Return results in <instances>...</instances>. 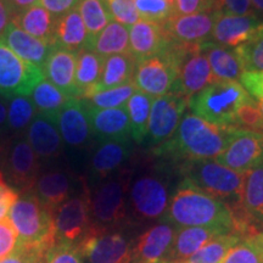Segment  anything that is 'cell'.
Segmentation results:
<instances>
[{"label": "cell", "mask_w": 263, "mask_h": 263, "mask_svg": "<svg viewBox=\"0 0 263 263\" xmlns=\"http://www.w3.org/2000/svg\"><path fill=\"white\" fill-rule=\"evenodd\" d=\"M154 98L137 90L127 101L126 108L130 124V136L138 144H143L147 136V124Z\"/></svg>", "instance_id": "e575fe53"}, {"label": "cell", "mask_w": 263, "mask_h": 263, "mask_svg": "<svg viewBox=\"0 0 263 263\" xmlns=\"http://www.w3.org/2000/svg\"><path fill=\"white\" fill-rule=\"evenodd\" d=\"M234 126L240 129H248L263 134V118L258 101L256 99L251 97L239 108L235 116Z\"/></svg>", "instance_id": "ee69618b"}, {"label": "cell", "mask_w": 263, "mask_h": 263, "mask_svg": "<svg viewBox=\"0 0 263 263\" xmlns=\"http://www.w3.org/2000/svg\"><path fill=\"white\" fill-rule=\"evenodd\" d=\"M17 249V234L9 218L0 219V259L8 257Z\"/></svg>", "instance_id": "681fc988"}, {"label": "cell", "mask_w": 263, "mask_h": 263, "mask_svg": "<svg viewBox=\"0 0 263 263\" xmlns=\"http://www.w3.org/2000/svg\"><path fill=\"white\" fill-rule=\"evenodd\" d=\"M14 10L10 4V0H0V37L4 34L5 29L11 22Z\"/></svg>", "instance_id": "11a10c76"}, {"label": "cell", "mask_w": 263, "mask_h": 263, "mask_svg": "<svg viewBox=\"0 0 263 263\" xmlns=\"http://www.w3.org/2000/svg\"><path fill=\"white\" fill-rule=\"evenodd\" d=\"M217 11L215 0H174V14L194 15Z\"/></svg>", "instance_id": "c3c4849f"}, {"label": "cell", "mask_w": 263, "mask_h": 263, "mask_svg": "<svg viewBox=\"0 0 263 263\" xmlns=\"http://www.w3.org/2000/svg\"><path fill=\"white\" fill-rule=\"evenodd\" d=\"M215 160L235 172L246 173L263 163V134L236 128L228 145Z\"/></svg>", "instance_id": "7c38bea8"}, {"label": "cell", "mask_w": 263, "mask_h": 263, "mask_svg": "<svg viewBox=\"0 0 263 263\" xmlns=\"http://www.w3.org/2000/svg\"><path fill=\"white\" fill-rule=\"evenodd\" d=\"M215 3L216 10L219 14L235 16L256 15L251 0H215Z\"/></svg>", "instance_id": "7dc6e473"}, {"label": "cell", "mask_w": 263, "mask_h": 263, "mask_svg": "<svg viewBox=\"0 0 263 263\" xmlns=\"http://www.w3.org/2000/svg\"><path fill=\"white\" fill-rule=\"evenodd\" d=\"M234 51L244 72H263V28Z\"/></svg>", "instance_id": "ab89813d"}, {"label": "cell", "mask_w": 263, "mask_h": 263, "mask_svg": "<svg viewBox=\"0 0 263 263\" xmlns=\"http://www.w3.org/2000/svg\"><path fill=\"white\" fill-rule=\"evenodd\" d=\"M45 263H83L77 246L57 242L45 255Z\"/></svg>", "instance_id": "bcb514c9"}, {"label": "cell", "mask_w": 263, "mask_h": 263, "mask_svg": "<svg viewBox=\"0 0 263 263\" xmlns=\"http://www.w3.org/2000/svg\"><path fill=\"white\" fill-rule=\"evenodd\" d=\"M202 51L205 52L216 80L238 81L244 73L234 49L221 47L207 41L202 43Z\"/></svg>", "instance_id": "d6a6232c"}, {"label": "cell", "mask_w": 263, "mask_h": 263, "mask_svg": "<svg viewBox=\"0 0 263 263\" xmlns=\"http://www.w3.org/2000/svg\"><path fill=\"white\" fill-rule=\"evenodd\" d=\"M57 18L43 6L34 5L12 16L11 22L33 37L52 44ZM54 45V44H52Z\"/></svg>", "instance_id": "836d02e7"}, {"label": "cell", "mask_w": 263, "mask_h": 263, "mask_svg": "<svg viewBox=\"0 0 263 263\" xmlns=\"http://www.w3.org/2000/svg\"><path fill=\"white\" fill-rule=\"evenodd\" d=\"M176 232V227L162 221L147 227L133 240L130 263L168 262Z\"/></svg>", "instance_id": "5bb4252c"}, {"label": "cell", "mask_w": 263, "mask_h": 263, "mask_svg": "<svg viewBox=\"0 0 263 263\" xmlns=\"http://www.w3.org/2000/svg\"><path fill=\"white\" fill-rule=\"evenodd\" d=\"M8 122V111L6 106L3 101H0V130H3Z\"/></svg>", "instance_id": "6f0895ef"}, {"label": "cell", "mask_w": 263, "mask_h": 263, "mask_svg": "<svg viewBox=\"0 0 263 263\" xmlns=\"http://www.w3.org/2000/svg\"><path fill=\"white\" fill-rule=\"evenodd\" d=\"M262 234H263V232H262Z\"/></svg>", "instance_id": "e7e4bbea"}, {"label": "cell", "mask_w": 263, "mask_h": 263, "mask_svg": "<svg viewBox=\"0 0 263 263\" xmlns=\"http://www.w3.org/2000/svg\"><path fill=\"white\" fill-rule=\"evenodd\" d=\"M221 263H263V234L242 238L229 250Z\"/></svg>", "instance_id": "f35d334b"}, {"label": "cell", "mask_w": 263, "mask_h": 263, "mask_svg": "<svg viewBox=\"0 0 263 263\" xmlns=\"http://www.w3.org/2000/svg\"><path fill=\"white\" fill-rule=\"evenodd\" d=\"M78 3L80 0H41L39 5L58 18L77 8Z\"/></svg>", "instance_id": "db71d44e"}, {"label": "cell", "mask_w": 263, "mask_h": 263, "mask_svg": "<svg viewBox=\"0 0 263 263\" xmlns=\"http://www.w3.org/2000/svg\"><path fill=\"white\" fill-rule=\"evenodd\" d=\"M27 141L35 155L42 159H55L64 149L57 118L37 114L27 130Z\"/></svg>", "instance_id": "7402d4cb"}, {"label": "cell", "mask_w": 263, "mask_h": 263, "mask_svg": "<svg viewBox=\"0 0 263 263\" xmlns=\"http://www.w3.org/2000/svg\"><path fill=\"white\" fill-rule=\"evenodd\" d=\"M35 112L34 105L27 97L12 98L8 111V126L15 130L24 129L32 122Z\"/></svg>", "instance_id": "b9f144b4"}, {"label": "cell", "mask_w": 263, "mask_h": 263, "mask_svg": "<svg viewBox=\"0 0 263 263\" xmlns=\"http://www.w3.org/2000/svg\"><path fill=\"white\" fill-rule=\"evenodd\" d=\"M103 66L104 58L94 51L82 49L76 52V98L87 100L90 97L91 90L100 80Z\"/></svg>", "instance_id": "f546056e"}, {"label": "cell", "mask_w": 263, "mask_h": 263, "mask_svg": "<svg viewBox=\"0 0 263 263\" xmlns=\"http://www.w3.org/2000/svg\"><path fill=\"white\" fill-rule=\"evenodd\" d=\"M138 90L136 84L132 83L121 85V87L112 88L104 91L91 95L89 99L84 100L88 106L97 108H115L126 106L127 101L129 100L132 95Z\"/></svg>", "instance_id": "60d3db41"}, {"label": "cell", "mask_w": 263, "mask_h": 263, "mask_svg": "<svg viewBox=\"0 0 263 263\" xmlns=\"http://www.w3.org/2000/svg\"><path fill=\"white\" fill-rule=\"evenodd\" d=\"M3 151H4V150H3V146H2V144H0V156L3 155Z\"/></svg>", "instance_id": "6125c7cd"}, {"label": "cell", "mask_w": 263, "mask_h": 263, "mask_svg": "<svg viewBox=\"0 0 263 263\" xmlns=\"http://www.w3.org/2000/svg\"><path fill=\"white\" fill-rule=\"evenodd\" d=\"M87 50L94 51L101 58L129 52V29L127 26L111 21L97 37L87 43Z\"/></svg>", "instance_id": "1f68e13d"}, {"label": "cell", "mask_w": 263, "mask_h": 263, "mask_svg": "<svg viewBox=\"0 0 263 263\" xmlns=\"http://www.w3.org/2000/svg\"><path fill=\"white\" fill-rule=\"evenodd\" d=\"M57 124L62 140L70 146L83 147L93 137L88 105L82 99L71 98L67 101L58 114Z\"/></svg>", "instance_id": "d6986e66"}, {"label": "cell", "mask_w": 263, "mask_h": 263, "mask_svg": "<svg viewBox=\"0 0 263 263\" xmlns=\"http://www.w3.org/2000/svg\"><path fill=\"white\" fill-rule=\"evenodd\" d=\"M251 3L257 17L263 21V0H251Z\"/></svg>", "instance_id": "680465c9"}, {"label": "cell", "mask_w": 263, "mask_h": 263, "mask_svg": "<svg viewBox=\"0 0 263 263\" xmlns=\"http://www.w3.org/2000/svg\"><path fill=\"white\" fill-rule=\"evenodd\" d=\"M31 97L32 103L38 114L55 118L71 99V97L66 95L64 91H61L47 80H43L34 88Z\"/></svg>", "instance_id": "d590c367"}, {"label": "cell", "mask_w": 263, "mask_h": 263, "mask_svg": "<svg viewBox=\"0 0 263 263\" xmlns=\"http://www.w3.org/2000/svg\"><path fill=\"white\" fill-rule=\"evenodd\" d=\"M87 41V29L77 8L57 18L52 38V44L55 47L78 52L84 49Z\"/></svg>", "instance_id": "f1b7e54d"}, {"label": "cell", "mask_w": 263, "mask_h": 263, "mask_svg": "<svg viewBox=\"0 0 263 263\" xmlns=\"http://www.w3.org/2000/svg\"><path fill=\"white\" fill-rule=\"evenodd\" d=\"M41 0H10V4L12 6V10H14V15L17 14V12L25 11L32 6L38 5Z\"/></svg>", "instance_id": "9f6ffc18"}, {"label": "cell", "mask_w": 263, "mask_h": 263, "mask_svg": "<svg viewBox=\"0 0 263 263\" xmlns=\"http://www.w3.org/2000/svg\"><path fill=\"white\" fill-rule=\"evenodd\" d=\"M133 154L130 138L101 140L91 154L89 178L95 184L126 167Z\"/></svg>", "instance_id": "ac0fdd59"}, {"label": "cell", "mask_w": 263, "mask_h": 263, "mask_svg": "<svg viewBox=\"0 0 263 263\" xmlns=\"http://www.w3.org/2000/svg\"><path fill=\"white\" fill-rule=\"evenodd\" d=\"M226 230L211 227H185L177 228L174 235L173 246L170 254V261H186L201 250L207 242H210L216 236L224 234Z\"/></svg>", "instance_id": "4316f807"}, {"label": "cell", "mask_w": 263, "mask_h": 263, "mask_svg": "<svg viewBox=\"0 0 263 263\" xmlns=\"http://www.w3.org/2000/svg\"><path fill=\"white\" fill-rule=\"evenodd\" d=\"M77 10L87 29V43L97 37L99 33L112 21L105 0H80Z\"/></svg>", "instance_id": "8d00e7d4"}, {"label": "cell", "mask_w": 263, "mask_h": 263, "mask_svg": "<svg viewBox=\"0 0 263 263\" xmlns=\"http://www.w3.org/2000/svg\"><path fill=\"white\" fill-rule=\"evenodd\" d=\"M257 101H258V106H259V110H261V115L263 118V99L262 100H257Z\"/></svg>", "instance_id": "91938a15"}, {"label": "cell", "mask_w": 263, "mask_h": 263, "mask_svg": "<svg viewBox=\"0 0 263 263\" xmlns=\"http://www.w3.org/2000/svg\"><path fill=\"white\" fill-rule=\"evenodd\" d=\"M111 17L123 26H133L139 21L134 0H105Z\"/></svg>", "instance_id": "f6af8a7d"}, {"label": "cell", "mask_w": 263, "mask_h": 263, "mask_svg": "<svg viewBox=\"0 0 263 263\" xmlns=\"http://www.w3.org/2000/svg\"><path fill=\"white\" fill-rule=\"evenodd\" d=\"M45 80L43 70L25 61L0 41V95L5 98L29 97Z\"/></svg>", "instance_id": "30bf717a"}, {"label": "cell", "mask_w": 263, "mask_h": 263, "mask_svg": "<svg viewBox=\"0 0 263 263\" xmlns=\"http://www.w3.org/2000/svg\"><path fill=\"white\" fill-rule=\"evenodd\" d=\"M235 127L213 124L185 114L173 137L154 147L153 155L172 162L193 160H215L223 153Z\"/></svg>", "instance_id": "6da1fadb"}, {"label": "cell", "mask_w": 263, "mask_h": 263, "mask_svg": "<svg viewBox=\"0 0 263 263\" xmlns=\"http://www.w3.org/2000/svg\"><path fill=\"white\" fill-rule=\"evenodd\" d=\"M5 173L16 192H28L39 177L41 163L27 139L21 138L11 144L5 156Z\"/></svg>", "instance_id": "9a60e30c"}, {"label": "cell", "mask_w": 263, "mask_h": 263, "mask_svg": "<svg viewBox=\"0 0 263 263\" xmlns=\"http://www.w3.org/2000/svg\"><path fill=\"white\" fill-rule=\"evenodd\" d=\"M138 15L145 21L162 24L174 14V6L168 0H134Z\"/></svg>", "instance_id": "7bdbcfd3"}, {"label": "cell", "mask_w": 263, "mask_h": 263, "mask_svg": "<svg viewBox=\"0 0 263 263\" xmlns=\"http://www.w3.org/2000/svg\"><path fill=\"white\" fill-rule=\"evenodd\" d=\"M162 222L176 228L211 227L234 233V221L229 207L184 178L177 184L171 195Z\"/></svg>", "instance_id": "7a4b0ae2"}, {"label": "cell", "mask_w": 263, "mask_h": 263, "mask_svg": "<svg viewBox=\"0 0 263 263\" xmlns=\"http://www.w3.org/2000/svg\"><path fill=\"white\" fill-rule=\"evenodd\" d=\"M168 2L171 3V4H172V5L174 6V0H168Z\"/></svg>", "instance_id": "be15d7a7"}, {"label": "cell", "mask_w": 263, "mask_h": 263, "mask_svg": "<svg viewBox=\"0 0 263 263\" xmlns=\"http://www.w3.org/2000/svg\"><path fill=\"white\" fill-rule=\"evenodd\" d=\"M133 240L129 229H97L91 227L77 250L83 263H130Z\"/></svg>", "instance_id": "ba28073f"}, {"label": "cell", "mask_w": 263, "mask_h": 263, "mask_svg": "<svg viewBox=\"0 0 263 263\" xmlns=\"http://www.w3.org/2000/svg\"><path fill=\"white\" fill-rule=\"evenodd\" d=\"M166 43L167 39L161 24L139 20L130 26L129 52L137 62L160 54Z\"/></svg>", "instance_id": "d4e9b609"}, {"label": "cell", "mask_w": 263, "mask_h": 263, "mask_svg": "<svg viewBox=\"0 0 263 263\" xmlns=\"http://www.w3.org/2000/svg\"><path fill=\"white\" fill-rule=\"evenodd\" d=\"M242 238L236 233H224L207 242L201 250L186 259L188 263H221L233 246Z\"/></svg>", "instance_id": "74e56055"}, {"label": "cell", "mask_w": 263, "mask_h": 263, "mask_svg": "<svg viewBox=\"0 0 263 263\" xmlns=\"http://www.w3.org/2000/svg\"><path fill=\"white\" fill-rule=\"evenodd\" d=\"M250 98L251 95L238 81L216 80L192 98L189 106L195 116L207 122L235 127L236 112Z\"/></svg>", "instance_id": "52a82bcc"}, {"label": "cell", "mask_w": 263, "mask_h": 263, "mask_svg": "<svg viewBox=\"0 0 263 263\" xmlns=\"http://www.w3.org/2000/svg\"><path fill=\"white\" fill-rule=\"evenodd\" d=\"M240 83L256 100L263 99V72H244Z\"/></svg>", "instance_id": "f5cc1de1"}, {"label": "cell", "mask_w": 263, "mask_h": 263, "mask_svg": "<svg viewBox=\"0 0 263 263\" xmlns=\"http://www.w3.org/2000/svg\"><path fill=\"white\" fill-rule=\"evenodd\" d=\"M55 244L78 246L90 232L91 217L88 197V184L84 182L81 194L72 196L54 212Z\"/></svg>", "instance_id": "9c48e42d"}, {"label": "cell", "mask_w": 263, "mask_h": 263, "mask_svg": "<svg viewBox=\"0 0 263 263\" xmlns=\"http://www.w3.org/2000/svg\"><path fill=\"white\" fill-rule=\"evenodd\" d=\"M76 190V180L64 170H50L39 174L32 192L38 200L54 215L55 210L72 197Z\"/></svg>", "instance_id": "44dd1931"}, {"label": "cell", "mask_w": 263, "mask_h": 263, "mask_svg": "<svg viewBox=\"0 0 263 263\" xmlns=\"http://www.w3.org/2000/svg\"><path fill=\"white\" fill-rule=\"evenodd\" d=\"M8 215L17 234V246L47 254L55 245L54 216L32 190L20 194Z\"/></svg>", "instance_id": "5b68a950"}, {"label": "cell", "mask_w": 263, "mask_h": 263, "mask_svg": "<svg viewBox=\"0 0 263 263\" xmlns=\"http://www.w3.org/2000/svg\"><path fill=\"white\" fill-rule=\"evenodd\" d=\"M242 209L259 233L263 232V163L245 173Z\"/></svg>", "instance_id": "4dcf8cb0"}, {"label": "cell", "mask_w": 263, "mask_h": 263, "mask_svg": "<svg viewBox=\"0 0 263 263\" xmlns=\"http://www.w3.org/2000/svg\"><path fill=\"white\" fill-rule=\"evenodd\" d=\"M133 167L126 166L112 176L88 186L91 224L97 229H129L128 189Z\"/></svg>", "instance_id": "277c9868"}, {"label": "cell", "mask_w": 263, "mask_h": 263, "mask_svg": "<svg viewBox=\"0 0 263 263\" xmlns=\"http://www.w3.org/2000/svg\"><path fill=\"white\" fill-rule=\"evenodd\" d=\"M18 199V192L10 186L4 178V174L0 172V219H4L12 205Z\"/></svg>", "instance_id": "816d5d0a"}, {"label": "cell", "mask_w": 263, "mask_h": 263, "mask_svg": "<svg viewBox=\"0 0 263 263\" xmlns=\"http://www.w3.org/2000/svg\"><path fill=\"white\" fill-rule=\"evenodd\" d=\"M47 81L71 98H76V52L52 47L42 67Z\"/></svg>", "instance_id": "cb8c5ba5"}, {"label": "cell", "mask_w": 263, "mask_h": 263, "mask_svg": "<svg viewBox=\"0 0 263 263\" xmlns=\"http://www.w3.org/2000/svg\"><path fill=\"white\" fill-rule=\"evenodd\" d=\"M88 112L93 137L98 138L100 141L129 138L130 124L126 106L115 108L88 106Z\"/></svg>", "instance_id": "603a6c76"}, {"label": "cell", "mask_w": 263, "mask_h": 263, "mask_svg": "<svg viewBox=\"0 0 263 263\" xmlns=\"http://www.w3.org/2000/svg\"><path fill=\"white\" fill-rule=\"evenodd\" d=\"M263 28L257 16H235L219 14L211 32L215 44L234 49L250 41Z\"/></svg>", "instance_id": "ffe728a7"}, {"label": "cell", "mask_w": 263, "mask_h": 263, "mask_svg": "<svg viewBox=\"0 0 263 263\" xmlns=\"http://www.w3.org/2000/svg\"><path fill=\"white\" fill-rule=\"evenodd\" d=\"M3 42L25 61L43 67L54 45L28 34L12 22L6 27L2 35Z\"/></svg>", "instance_id": "484cf974"}, {"label": "cell", "mask_w": 263, "mask_h": 263, "mask_svg": "<svg viewBox=\"0 0 263 263\" xmlns=\"http://www.w3.org/2000/svg\"><path fill=\"white\" fill-rule=\"evenodd\" d=\"M215 81L211 66L202 51V44H200L193 48L184 58L171 91L192 100V98Z\"/></svg>", "instance_id": "e0dca14e"}, {"label": "cell", "mask_w": 263, "mask_h": 263, "mask_svg": "<svg viewBox=\"0 0 263 263\" xmlns=\"http://www.w3.org/2000/svg\"><path fill=\"white\" fill-rule=\"evenodd\" d=\"M172 177L163 164L146 167L140 172L133 167L128 189V211L132 226L162 221L172 195Z\"/></svg>", "instance_id": "3957f363"}, {"label": "cell", "mask_w": 263, "mask_h": 263, "mask_svg": "<svg viewBox=\"0 0 263 263\" xmlns=\"http://www.w3.org/2000/svg\"><path fill=\"white\" fill-rule=\"evenodd\" d=\"M177 171L197 189L221 200L229 209L242 205L245 173L235 172L216 160L184 161L179 163Z\"/></svg>", "instance_id": "8992f818"}, {"label": "cell", "mask_w": 263, "mask_h": 263, "mask_svg": "<svg viewBox=\"0 0 263 263\" xmlns=\"http://www.w3.org/2000/svg\"><path fill=\"white\" fill-rule=\"evenodd\" d=\"M166 263H188L186 261H170V262H166Z\"/></svg>", "instance_id": "94428289"}, {"label": "cell", "mask_w": 263, "mask_h": 263, "mask_svg": "<svg viewBox=\"0 0 263 263\" xmlns=\"http://www.w3.org/2000/svg\"><path fill=\"white\" fill-rule=\"evenodd\" d=\"M45 255L38 250L17 246L11 255L0 259V263H44Z\"/></svg>", "instance_id": "f907efd6"}, {"label": "cell", "mask_w": 263, "mask_h": 263, "mask_svg": "<svg viewBox=\"0 0 263 263\" xmlns=\"http://www.w3.org/2000/svg\"><path fill=\"white\" fill-rule=\"evenodd\" d=\"M136 66L137 61L132 57L130 52L105 58L100 80L91 90V95L97 94L99 91L112 89V88L132 83L134 78V72H136Z\"/></svg>", "instance_id": "83f0119b"}, {"label": "cell", "mask_w": 263, "mask_h": 263, "mask_svg": "<svg viewBox=\"0 0 263 263\" xmlns=\"http://www.w3.org/2000/svg\"><path fill=\"white\" fill-rule=\"evenodd\" d=\"M177 73V66L170 55L161 51L155 57L137 62L133 83L138 90L155 99L170 93Z\"/></svg>", "instance_id": "4fadbf2b"}, {"label": "cell", "mask_w": 263, "mask_h": 263, "mask_svg": "<svg viewBox=\"0 0 263 263\" xmlns=\"http://www.w3.org/2000/svg\"><path fill=\"white\" fill-rule=\"evenodd\" d=\"M44 263H45V261H44Z\"/></svg>", "instance_id": "03108f58"}, {"label": "cell", "mask_w": 263, "mask_h": 263, "mask_svg": "<svg viewBox=\"0 0 263 263\" xmlns=\"http://www.w3.org/2000/svg\"><path fill=\"white\" fill-rule=\"evenodd\" d=\"M218 15V11L194 15L173 14L161 26L167 41L185 45H197L207 42L209 37H211V32Z\"/></svg>", "instance_id": "2e32d148"}, {"label": "cell", "mask_w": 263, "mask_h": 263, "mask_svg": "<svg viewBox=\"0 0 263 263\" xmlns=\"http://www.w3.org/2000/svg\"><path fill=\"white\" fill-rule=\"evenodd\" d=\"M189 103V99L173 91L154 99L146 136L151 145L156 147L173 137Z\"/></svg>", "instance_id": "8fae6325"}]
</instances>
